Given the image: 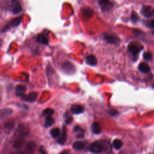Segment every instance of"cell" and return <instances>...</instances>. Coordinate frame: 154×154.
Listing matches in <instances>:
<instances>
[{
  "label": "cell",
  "mask_w": 154,
  "mask_h": 154,
  "mask_svg": "<svg viewBox=\"0 0 154 154\" xmlns=\"http://www.w3.org/2000/svg\"><path fill=\"white\" fill-rule=\"evenodd\" d=\"M97 2L102 12L108 11L113 7V4L110 1V0H97Z\"/></svg>",
  "instance_id": "3957f363"
},
{
  "label": "cell",
  "mask_w": 154,
  "mask_h": 154,
  "mask_svg": "<svg viewBox=\"0 0 154 154\" xmlns=\"http://www.w3.org/2000/svg\"><path fill=\"white\" fill-rule=\"evenodd\" d=\"M141 13L146 18L152 17L154 16V9L149 5H144L141 9Z\"/></svg>",
  "instance_id": "8992f818"
},
{
  "label": "cell",
  "mask_w": 154,
  "mask_h": 154,
  "mask_svg": "<svg viewBox=\"0 0 154 154\" xmlns=\"http://www.w3.org/2000/svg\"><path fill=\"white\" fill-rule=\"evenodd\" d=\"M26 87L23 85H18L15 88V95L18 97H23L26 92Z\"/></svg>",
  "instance_id": "8fae6325"
},
{
  "label": "cell",
  "mask_w": 154,
  "mask_h": 154,
  "mask_svg": "<svg viewBox=\"0 0 154 154\" xmlns=\"http://www.w3.org/2000/svg\"><path fill=\"white\" fill-rule=\"evenodd\" d=\"M104 149V146L99 142H95L90 144L89 150L93 153H100Z\"/></svg>",
  "instance_id": "277c9868"
},
{
  "label": "cell",
  "mask_w": 154,
  "mask_h": 154,
  "mask_svg": "<svg viewBox=\"0 0 154 154\" xmlns=\"http://www.w3.org/2000/svg\"><path fill=\"white\" fill-rule=\"evenodd\" d=\"M71 111L74 114H79L83 113L84 111V107L80 105H73L71 108Z\"/></svg>",
  "instance_id": "7c38bea8"
},
{
  "label": "cell",
  "mask_w": 154,
  "mask_h": 154,
  "mask_svg": "<svg viewBox=\"0 0 154 154\" xmlns=\"http://www.w3.org/2000/svg\"><path fill=\"white\" fill-rule=\"evenodd\" d=\"M74 131L75 132H83V133L84 132V131L82 128H81L78 125L75 126V127L74 128Z\"/></svg>",
  "instance_id": "f1b7e54d"
},
{
  "label": "cell",
  "mask_w": 154,
  "mask_h": 154,
  "mask_svg": "<svg viewBox=\"0 0 154 154\" xmlns=\"http://www.w3.org/2000/svg\"><path fill=\"white\" fill-rule=\"evenodd\" d=\"M148 26L150 28H154V19H152L148 23Z\"/></svg>",
  "instance_id": "4dcf8cb0"
},
{
  "label": "cell",
  "mask_w": 154,
  "mask_h": 154,
  "mask_svg": "<svg viewBox=\"0 0 154 154\" xmlns=\"http://www.w3.org/2000/svg\"><path fill=\"white\" fill-rule=\"evenodd\" d=\"M84 133L81 132L80 134H79L78 136H76V138H84Z\"/></svg>",
  "instance_id": "d6a6232c"
},
{
  "label": "cell",
  "mask_w": 154,
  "mask_h": 154,
  "mask_svg": "<svg viewBox=\"0 0 154 154\" xmlns=\"http://www.w3.org/2000/svg\"><path fill=\"white\" fill-rule=\"evenodd\" d=\"M123 145L122 142L119 139H116L113 142V146L114 148L116 149H121Z\"/></svg>",
  "instance_id": "7402d4cb"
},
{
  "label": "cell",
  "mask_w": 154,
  "mask_h": 154,
  "mask_svg": "<svg viewBox=\"0 0 154 154\" xmlns=\"http://www.w3.org/2000/svg\"><path fill=\"white\" fill-rule=\"evenodd\" d=\"M12 113V111L11 109L9 108H5L4 110H2L1 111V118H3L4 116H8L9 114H10Z\"/></svg>",
  "instance_id": "cb8c5ba5"
},
{
  "label": "cell",
  "mask_w": 154,
  "mask_h": 154,
  "mask_svg": "<svg viewBox=\"0 0 154 154\" xmlns=\"http://www.w3.org/2000/svg\"><path fill=\"white\" fill-rule=\"evenodd\" d=\"M110 114L111 116H117L119 114V113L117 110H116L114 109H111L110 111Z\"/></svg>",
  "instance_id": "f546056e"
},
{
  "label": "cell",
  "mask_w": 154,
  "mask_h": 154,
  "mask_svg": "<svg viewBox=\"0 0 154 154\" xmlns=\"http://www.w3.org/2000/svg\"><path fill=\"white\" fill-rule=\"evenodd\" d=\"M54 114V111L51 108H46L44 110L43 115L46 116H52Z\"/></svg>",
  "instance_id": "484cf974"
},
{
  "label": "cell",
  "mask_w": 154,
  "mask_h": 154,
  "mask_svg": "<svg viewBox=\"0 0 154 154\" xmlns=\"http://www.w3.org/2000/svg\"><path fill=\"white\" fill-rule=\"evenodd\" d=\"M128 50L129 51L136 57L137 54L143 50V46L140 44L136 43H131L128 45Z\"/></svg>",
  "instance_id": "6da1fadb"
},
{
  "label": "cell",
  "mask_w": 154,
  "mask_h": 154,
  "mask_svg": "<svg viewBox=\"0 0 154 154\" xmlns=\"http://www.w3.org/2000/svg\"><path fill=\"white\" fill-rule=\"evenodd\" d=\"M36 145L34 142H30L27 144L26 151L30 152H34V149H36Z\"/></svg>",
  "instance_id": "603a6c76"
},
{
  "label": "cell",
  "mask_w": 154,
  "mask_h": 154,
  "mask_svg": "<svg viewBox=\"0 0 154 154\" xmlns=\"http://www.w3.org/2000/svg\"><path fill=\"white\" fill-rule=\"evenodd\" d=\"M55 123L54 119L51 117V116H45V121L44 123V127L45 128H48L52 126Z\"/></svg>",
  "instance_id": "ac0fdd59"
},
{
  "label": "cell",
  "mask_w": 154,
  "mask_h": 154,
  "mask_svg": "<svg viewBox=\"0 0 154 154\" xmlns=\"http://www.w3.org/2000/svg\"><path fill=\"white\" fill-rule=\"evenodd\" d=\"M153 87H154V85H153Z\"/></svg>",
  "instance_id": "836d02e7"
},
{
  "label": "cell",
  "mask_w": 154,
  "mask_h": 154,
  "mask_svg": "<svg viewBox=\"0 0 154 154\" xmlns=\"http://www.w3.org/2000/svg\"><path fill=\"white\" fill-rule=\"evenodd\" d=\"M73 148L75 150L82 151L84 148V144L83 142H80V141L75 142L73 144Z\"/></svg>",
  "instance_id": "d6986e66"
},
{
  "label": "cell",
  "mask_w": 154,
  "mask_h": 154,
  "mask_svg": "<svg viewBox=\"0 0 154 154\" xmlns=\"http://www.w3.org/2000/svg\"><path fill=\"white\" fill-rule=\"evenodd\" d=\"M91 129H92V132L95 134H99L101 132V125L97 122H95L92 124V126H91Z\"/></svg>",
  "instance_id": "9a60e30c"
},
{
  "label": "cell",
  "mask_w": 154,
  "mask_h": 154,
  "mask_svg": "<svg viewBox=\"0 0 154 154\" xmlns=\"http://www.w3.org/2000/svg\"><path fill=\"white\" fill-rule=\"evenodd\" d=\"M104 39L107 43L113 45H118L121 41L119 38L114 34H106Z\"/></svg>",
  "instance_id": "5b68a950"
},
{
  "label": "cell",
  "mask_w": 154,
  "mask_h": 154,
  "mask_svg": "<svg viewBox=\"0 0 154 154\" xmlns=\"http://www.w3.org/2000/svg\"><path fill=\"white\" fill-rule=\"evenodd\" d=\"M131 20L133 23H136L139 20L138 16L137 15V14L135 12H132L131 16Z\"/></svg>",
  "instance_id": "d4e9b609"
},
{
  "label": "cell",
  "mask_w": 154,
  "mask_h": 154,
  "mask_svg": "<svg viewBox=\"0 0 154 154\" xmlns=\"http://www.w3.org/2000/svg\"><path fill=\"white\" fill-rule=\"evenodd\" d=\"M63 69L64 71L69 74H72V73L75 72V66L69 61L65 62L63 64Z\"/></svg>",
  "instance_id": "ba28073f"
},
{
  "label": "cell",
  "mask_w": 154,
  "mask_h": 154,
  "mask_svg": "<svg viewBox=\"0 0 154 154\" xmlns=\"http://www.w3.org/2000/svg\"><path fill=\"white\" fill-rule=\"evenodd\" d=\"M50 134L53 138H57L60 136V130L58 128H55L51 130Z\"/></svg>",
  "instance_id": "44dd1931"
},
{
  "label": "cell",
  "mask_w": 154,
  "mask_h": 154,
  "mask_svg": "<svg viewBox=\"0 0 154 154\" xmlns=\"http://www.w3.org/2000/svg\"><path fill=\"white\" fill-rule=\"evenodd\" d=\"M10 9L15 15H17L22 11V6L19 0H12Z\"/></svg>",
  "instance_id": "7a4b0ae2"
},
{
  "label": "cell",
  "mask_w": 154,
  "mask_h": 154,
  "mask_svg": "<svg viewBox=\"0 0 154 154\" xmlns=\"http://www.w3.org/2000/svg\"><path fill=\"white\" fill-rule=\"evenodd\" d=\"M22 16H20V17H18V18L13 19L8 25H7L6 27H4V29L3 30V32H5L6 31H7L8 30L12 29V28L16 27L18 25H19L20 22H21V20H22Z\"/></svg>",
  "instance_id": "52a82bcc"
},
{
  "label": "cell",
  "mask_w": 154,
  "mask_h": 154,
  "mask_svg": "<svg viewBox=\"0 0 154 154\" xmlns=\"http://www.w3.org/2000/svg\"><path fill=\"white\" fill-rule=\"evenodd\" d=\"M37 93L32 92L30 93L29 95H25L22 97V100L25 101L32 102L36 101V99H37Z\"/></svg>",
  "instance_id": "30bf717a"
},
{
  "label": "cell",
  "mask_w": 154,
  "mask_h": 154,
  "mask_svg": "<svg viewBox=\"0 0 154 154\" xmlns=\"http://www.w3.org/2000/svg\"><path fill=\"white\" fill-rule=\"evenodd\" d=\"M86 63L90 66H95L97 64V59L93 55H89L86 57Z\"/></svg>",
  "instance_id": "4fadbf2b"
},
{
  "label": "cell",
  "mask_w": 154,
  "mask_h": 154,
  "mask_svg": "<svg viewBox=\"0 0 154 154\" xmlns=\"http://www.w3.org/2000/svg\"><path fill=\"white\" fill-rule=\"evenodd\" d=\"M72 121H73V118L72 117H69L66 120V123L67 125L71 124L72 122Z\"/></svg>",
  "instance_id": "1f68e13d"
},
{
  "label": "cell",
  "mask_w": 154,
  "mask_h": 154,
  "mask_svg": "<svg viewBox=\"0 0 154 154\" xmlns=\"http://www.w3.org/2000/svg\"><path fill=\"white\" fill-rule=\"evenodd\" d=\"M138 69L141 72L145 74L148 73L151 71L149 66L148 64L145 63H141L138 66Z\"/></svg>",
  "instance_id": "2e32d148"
},
{
  "label": "cell",
  "mask_w": 154,
  "mask_h": 154,
  "mask_svg": "<svg viewBox=\"0 0 154 154\" xmlns=\"http://www.w3.org/2000/svg\"><path fill=\"white\" fill-rule=\"evenodd\" d=\"M94 14V11L90 8H86L82 11V16L85 18H92Z\"/></svg>",
  "instance_id": "e0dca14e"
},
{
  "label": "cell",
  "mask_w": 154,
  "mask_h": 154,
  "mask_svg": "<svg viewBox=\"0 0 154 154\" xmlns=\"http://www.w3.org/2000/svg\"><path fill=\"white\" fill-rule=\"evenodd\" d=\"M67 129L65 125L63 126L61 134L60 136V138L58 140V143L60 144H64L67 139Z\"/></svg>",
  "instance_id": "9c48e42d"
},
{
  "label": "cell",
  "mask_w": 154,
  "mask_h": 154,
  "mask_svg": "<svg viewBox=\"0 0 154 154\" xmlns=\"http://www.w3.org/2000/svg\"><path fill=\"white\" fill-rule=\"evenodd\" d=\"M24 143V139L18 138L15 141V142L14 143L13 147L16 149H20L22 147Z\"/></svg>",
  "instance_id": "ffe728a7"
},
{
  "label": "cell",
  "mask_w": 154,
  "mask_h": 154,
  "mask_svg": "<svg viewBox=\"0 0 154 154\" xmlns=\"http://www.w3.org/2000/svg\"><path fill=\"white\" fill-rule=\"evenodd\" d=\"M143 58L147 61H150L152 58V54L151 52H146L143 54Z\"/></svg>",
  "instance_id": "83f0119b"
},
{
  "label": "cell",
  "mask_w": 154,
  "mask_h": 154,
  "mask_svg": "<svg viewBox=\"0 0 154 154\" xmlns=\"http://www.w3.org/2000/svg\"><path fill=\"white\" fill-rule=\"evenodd\" d=\"M13 125H14V122L13 121L8 122L4 124V128H5L6 130L10 131L13 128Z\"/></svg>",
  "instance_id": "4316f807"
},
{
  "label": "cell",
  "mask_w": 154,
  "mask_h": 154,
  "mask_svg": "<svg viewBox=\"0 0 154 154\" xmlns=\"http://www.w3.org/2000/svg\"><path fill=\"white\" fill-rule=\"evenodd\" d=\"M36 42L39 44L48 45V40L44 34H39L36 37Z\"/></svg>",
  "instance_id": "5bb4252c"
}]
</instances>
